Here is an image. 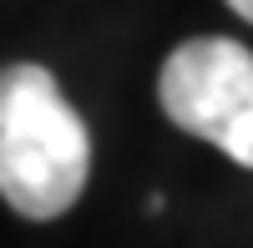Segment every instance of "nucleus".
<instances>
[{
  "label": "nucleus",
  "instance_id": "2",
  "mask_svg": "<svg viewBox=\"0 0 253 248\" xmlns=\"http://www.w3.org/2000/svg\"><path fill=\"white\" fill-rule=\"evenodd\" d=\"M157 101L172 127L253 167V51L228 36H198L162 61Z\"/></svg>",
  "mask_w": 253,
  "mask_h": 248
},
{
  "label": "nucleus",
  "instance_id": "3",
  "mask_svg": "<svg viewBox=\"0 0 253 248\" xmlns=\"http://www.w3.org/2000/svg\"><path fill=\"white\" fill-rule=\"evenodd\" d=\"M228 10H233V15H243L248 26H253V0H228Z\"/></svg>",
  "mask_w": 253,
  "mask_h": 248
},
{
  "label": "nucleus",
  "instance_id": "1",
  "mask_svg": "<svg viewBox=\"0 0 253 248\" xmlns=\"http://www.w3.org/2000/svg\"><path fill=\"white\" fill-rule=\"evenodd\" d=\"M91 137L46 66L0 71V198L20 218H61L86 193Z\"/></svg>",
  "mask_w": 253,
  "mask_h": 248
}]
</instances>
